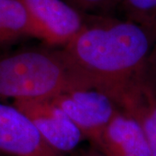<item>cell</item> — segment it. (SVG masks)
I'll use <instances>...</instances> for the list:
<instances>
[{
    "label": "cell",
    "instance_id": "cell-1",
    "mask_svg": "<svg viewBox=\"0 0 156 156\" xmlns=\"http://www.w3.org/2000/svg\"><path fill=\"white\" fill-rule=\"evenodd\" d=\"M155 39V31L140 23L109 19L85 23L63 50L94 88L120 106L142 81Z\"/></svg>",
    "mask_w": 156,
    "mask_h": 156
},
{
    "label": "cell",
    "instance_id": "cell-2",
    "mask_svg": "<svg viewBox=\"0 0 156 156\" xmlns=\"http://www.w3.org/2000/svg\"><path fill=\"white\" fill-rule=\"evenodd\" d=\"M89 89L94 85L63 49H27L0 56V101L50 100Z\"/></svg>",
    "mask_w": 156,
    "mask_h": 156
},
{
    "label": "cell",
    "instance_id": "cell-3",
    "mask_svg": "<svg viewBox=\"0 0 156 156\" xmlns=\"http://www.w3.org/2000/svg\"><path fill=\"white\" fill-rule=\"evenodd\" d=\"M61 108L83 133L96 145L120 109L110 96L98 89H76L50 99Z\"/></svg>",
    "mask_w": 156,
    "mask_h": 156
},
{
    "label": "cell",
    "instance_id": "cell-4",
    "mask_svg": "<svg viewBox=\"0 0 156 156\" xmlns=\"http://www.w3.org/2000/svg\"><path fill=\"white\" fill-rule=\"evenodd\" d=\"M38 129L49 145L62 154L73 151L85 138L61 108L50 100L14 101Z\"/></svg>",
    "mask_w": 156,
    "mask_h": 156
},
{
    "label": "cell",
    "instance_id": "cell-5",
    "mask_svg": "<svg viewBox=\"0 0 156 156\" xmlns=\"http://www.w3.org/2000/svg\"><path fill=\"white\" fill-rule=\"evenodd\" d=\"M39 34L49 45L65 46L83 29L85 22L77 9L65 0H21Z\"/></svg>",
    "mask_w": 156,
    "mask_h": 156
},
{
    "label": "cell",
    "instance_id": "cell-6",
    "mask_svg": "<svg viewBox=\"0 0 156 156\" xmlns=\"http://www.w3.org/2000/svg\"><path fill=\"white\" fill-rule=\"evenodd\" d=\"M0 152L13 156H64L46 142L24 113L1 101Z\"/></svg>",
    "mask_w": 156,
    "mask_h": 156
},
{
    "label": "cell",
    "instance_id": "cell-7",
    "mask_svg": "<svg viewBox=\"0 0 156 156\" xmlns=\"http://www.w3.org/2000/svg\"><path fill=\"white\" fill-rule=\"evenodd\" d=\"M95 147L106 156H151L141 124L134 115L120 110Z\"/></svg>",
    "mask_w": 156,
    "mask_h": 156
},
{
    "label": "cell",
    "instance_id": "cell-8",
    "mask_svg": "<svg viewBox=\"0 0 156 156\" xmlns=\"http://www.w3.org/2000/svg\"><path fill=\"white\" fill-rule=\"evenodd\" d=\"M141 124L151 156H156V94L144 82L133 90L120 106Z\"/></svg>",
    "mask_w": 156,
    "mask_h": 156
},
{
    "label": "cell",
    "instance_id": "cell-9",
    "mask_svg": "<svg viewBox=\"0 0 156 156\" xmlns=\"http://www.w3.org/2000/svg\"><path fill=\"white\" fill-rule=\"evenodd\" d=\"M23 37L39 38L27 8L21 0H0V46Z\"/></svg>",
    "mask_w": 156,
    "mask_h": 156
},
{
    "label": "cell",
    "instance_id": "cell-10",
    "mask_svg": "<svg viewBox=\"0 0 156 156\" xmlns=\"http://www.w3.org/2000/svg\"><path fill=\"white\" fill-rule=\"evenodd\" d=\"M123 11L126 19L156 32V0H113Z\"/></svg>",
    "mask_w": 156,
    "mask_h": 156
},
{
    "label": "cell",
    "instance_id": "cell-11",
    "mask_svg": "<svg viewBox=\"0 0 156 156\" xmlns=\"http://www.w3.org/2000/svg\"><path fill=\"white\" fill-rule=\"evenodd\" d=\"M78 11H91L111 4L113 0H65Z\"/></svg>",
    "mask_w": 156,
    "mask_h": 156
},
{
    "label": "cell",
    "instance_id": "cell-12",
    "mask_svg": "<svg viewBox=\"0 0 156 156\" xmlns=\"http://www.w3.org/2000/svg\"><path fill=\"white\" fill-rule=\"evenodd\" d=\"M73 156H106L104 154H102L96 147L89 148V149H84L80 151L76 154H75Z\"/></svg>",
    "mask_w": 156,
    "mask_h": 156
},
{
    "label": "cell",
    "instance_id": "cell-13",
    "mask_svg": "<svg viewBox=\"0 0 156 156\" xmlns=\"http://www.w3.org/2000/svg\"><path fill=\"white\" fill-rule=\"evenodd\" d=\"M154 69H155V74H154V76L143 77V81H144L146 85H147L156 94V66L154 67Z\"/></svg>",
    "mask_w": 156,
    "mask_h": 156
}]
</instances>
